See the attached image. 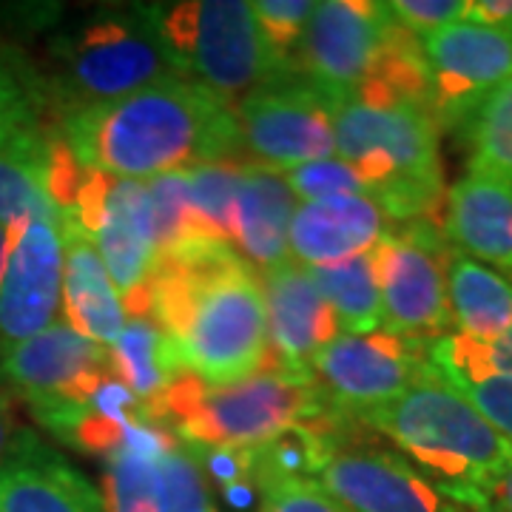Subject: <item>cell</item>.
Returning a JSON list of instances; mask_svg holds the SVG:
<instances>
[{"label": "cell", "mask_w": 512, "mask_h": 512, "mask_svg": "<svg viewBox=\"0 0 512 512\" xmlns=\"http://www.w3.org/2000/svg\"><path fill=\"white\" fill-rule=\"evenodd\" d=\"M52 197V146L40 131L0 143V225L15 228L32 217H57Z\"/></svg>", "instance_id": "cell-24"}, {"label": "cell", "mask_w": 512, "mask_h": 512, "mask_svg": "<svg viewBox=\"0 0 512 512\" xmlns=\"http://www.w3.org/2000/svg\"><path fill=\"white\" fill-rule=\"evenodd\" d=\"M407 35L384 3L322 0L293 60L299 77L336 103L373 86Z\"/></svg>", "instance_id": "cell-10"}, {"label": "cell", "mask_w": 512, "mask_h": 512, "mask_svg": "<svg viewBox=\"0 0 512 512\" xmlns=\"http://www.w3.org/2000/svg\"><path fill=\"white\" fill-rule=\"evenodd\" d=\"M0 512H106V504L72 461L35 436L0 470Z\"/></svg>", "instance_id": "cell-22"}, {"label": "cell", "mask_w": 512, "mask_h": 512, "mask_svg": "<svg viewBox=\"0 0 512 512\" xmlns=\"http://www.w3.org/2000/svg\"><path fill=\"white\" fill-rule=\"evenodd\" d=\"M32 439H35V430H29L20 421L15 402H12V393L0 387V470L18 456Z\"/></svg>", "instance_id": "cell-39"}, {"label": "cell", "mask_w": 512, "mask_h": 512, "mask_svg": "<svg viewBox=\"0 0 512 512\" xmlns=\"http://www.w3.org/2000/svg\"><path fill=\"white\" fill-rule=\"evenodd\" d=\"M282 174H285V180H288L299 202L333 200V197H370L365 177L353 165L342 163L339 157L296 165V168L282 171Z\"/></svg>", "instance_id": "cell-34"}, {"label": "cell", "mask_w": 512, "mask_h": 512, "mask_svg": "<svg viewBox=\"0 0 512 512\" xmlns=\"http://www.w3.org/2000/svg\"><path fill=\"white\" fill-rule=\"evenodd\" d=\"M245 160H214L188 165L191 217L202 242L234 248V208Z\"/></svg>", "instance_id": "cell-28"}, {"label": "cell", "mask_w": 512, "mask_h": 512, "mask_svg": "<svg viewBox=\"0 0 512 512\" xmlns=\"http://www.w3.org/2000/svg\"><path fill=\"white\" fill-rule=\"evenodd\" d=\"M430 348L447 353L453 359H461V362H470V365L498 370V373H512V330L495 342H473V339H464L458 333H447V336L436 339Z\"/></svg>", "instance_id": "cell-38"}, {"label": "cell", "mask_w": 512, "mask_h": 512, "mask_svg": "<svg viewBox=\"0 0 512 512\" xmlns=\"http://www.w3.org/2000/svg\"><path fill=\"white\" fill-rule=\"evenodd\" d=\"M151 319L180 376L234 384L271 362L262 279L231 245H197L157 265Z\"/></svg>", "instance_id": "cell-1"}, {"label": "cell", "mask_w": 512, "mask_h": 512, "mask_svg": "<svg viewBox=\"0 0 512 512\" xmlns=\"http://www.w3.org/2000/svg\"><path fill=\"white\" fill-rule=\"evenodd\" d=\"M359 421L447 493L490 512L487 495L512 464V444L436 367Z\"/></svg>", "instance_id": "cell-4"}, {"label": "cell", "mask_w": 512, "mask_h": 512, "mask_svg": "<svg viewBox=\"0 0 512 512\" xmlns=\"http://www.w3.org/2000/svg\"><path fill=\"white\" fill-rule=\"evenodd\" d=\"M55 60V92L69 117L74 111L106 106L183 74L146 18L143 6L94 12L49 46Z\"/></svg>", "instance_id": "cell-8"}, {"label": "cell", "mask_w": 512, "mask_h": 512, "mask_svg": "<svg viewBox=\"0 0 512 512\" xmlns=\"http://www.w3.org/2000/svg\"><path fill=\"white\" fill-rule=\"evenodd\" d=\"M174 436L148 424L137 439L106 456L103 504L106 512H163L157 456L174 444Z\"/></svg>", "instance_id": "cell-25"}, {"label": "cell", "mask_w": 512, "mask_h": 512, "mask_svg": "<svg viewBox=\"0 0 512 512\" xmlns=\"http://www.w3.org/2000/svg\"><path fill=\"white\" fill-rule=\"evenodd\" d=\"M430 362L512 444V373L470 365L433 348Z\"/></svg>", "instance_id": "cell-30"}, {"label": "cell", "mask_w": 512, "mask_h": 512, "mask_svg": "<svg viewBox=\"0 0 512 512\" xmlns=\"http://www.w3.org/2000/svg\"><path fill=\"white\" fill-rule=\"evenodd\" d=\"M447 299L456 328L450 333L495 342L512 330V279L456 248L447 265Z\"/></svg>", "instance_id": "cell-23"}, {"label": "cell", "mask_w": 512, "mask_h": 512, "mask_svg": "<svg viewBox=\"0 0 512 512\" xmlns=\"http://www.w3.org/2000/svg\"><path fill=\"white\" fill-rule=\"evenodd\" d=\"M467 20L507 32L512 37V0H470Z\"/></svg>", "instance_id": "cell-40"}, {"label": "cell", "mask_w": 512, "mask_h": 512, "mask_svg": "<svg viewBox=\"0 0 512 512\" xmlns=\"http://www.w3.org/2000/svg\"><path fill=\"white\" fill-rule=\"evenodd\" d=\"M470 168L478 174H490L504 183H512V80L476 111L470 120Z\"/></svg>", "instance_id": "cell-31"}, {"label": "cell", "mask_w": 512, "mask_h": 512, "mask_svg": "<svg viewBox=\"0 0 512 512\" xmlns=\"http://www.w3.org/2000/svg\"><path fill=\"white\" fill-rule=\"evenodd\" d=\"M430 367V345L382 328L339 333L313 359L311 376L333 413L359 419L399 399Z\"/></svg>", "instance_id": "cell-14"}, {"label": "cell", "mask_w": 512, "mask_h": 512, "mask_svg": "<svg viewBox=\"0 0 512 512\" xmlns=\"http://www.w3.org/2000/svg\"><path fill=\"white\" fill-rule=\"evenodd\" d=\"M296 205L299 200L282 171L248 160L242 163L234 208V251L259 276L291 262L288 234Z\"/></svg>", "instance_id": "cell-20"}, {"label": "cell", "mask_w": 512, "mask_h": 512, "mask_svg": "<svg viewBox=\"0 0 512 512\" xmlns=\"http://www.w3.org/2000/svg\"><path fill=\"white\" fill-rule=\"evenodd\" d=\"M0 348H3V345H0Z\"/></svg>", "instance_id": "cell-44"}, {"label": "cell", "mask_w": 512, "mask_h": 512, "mask_svg": "<svg viewBox=\"0 0 512 512\" xmlns=\"http://www.w3.org/2000/svg\"><path fill=\"white\" fill-rule=\"evenodd\" d=\"M151 214H154V239H157V265L185 254L202 242L194 217H191V194H188V168H177L146 180Z\"/></svg>", "instance_id": "cell-29"}, {"label": "cell", "mask_w": 512, "mask_h": 512, "mask_svg": "<svg viewBox=\"0 0 512 512\" xmlns=\"http://www.w3.org/2000/svg\"><path fill=\"white\" fill-rule=\"evenodd\" d=\"M251 9L274 57L291 69L305 26L316 12V0H254Z\"/></svg>", "instance_id": "cell-33"}, {"label": "cell", "mask_w": 512, "mask_h": 512, "mask_svg": "<svg viewBox=\"0 0 512 512\" xmlns=\"http://www.w3.org/2000/svg\"><path fill=\"white\" fill-rule=\"evenodd\" d=\"M490 512H512V464L507 467V473L495 481V487L487 495Z\"/></svg>", "instance_id": "cell-41"}, {"label": "cell", "mask_w": 512, "mask_h": 512, "mask_svg": "<svg viewBox=\"0 0 512 512\" xmlns=\"http://www.w3.org/2000/svg\"><path fill=\"white\" fill-rule=\"evenodd\" d=\"M157 476H160V510L163 512H197L211 501L208 484L202 476L194 453L174 441L157 456Z\"/></svg>", "instance_id": "cell-32"}, {"label": "cell", "mask_w": 512, "mask_h": 512, "mask_svg": "<svg viewBox=\"0 0 512 512\" xmlns=\"http://www.w3.org/2000/svg\"><path fill=\"white\" fill-rule=\"evenodd\" d=\"M117 382L134 402L151 404L180 376L163 330L154 319H126V328L109 348Z\"/></svg>", "instance_id": "cell-27"}, {"label": "cell", "mask_w": 512, "mask_h": 512, "mask_svg": "<svg viewBox=\"0 0 512 512\" xmlns=\"http://www.w3.org/2000/svg\"><path fill=\"white\" fill-rule=\"evenodd\" d=\"M328 413L333 410L313 376L279 367L220 387L177 376L146 404V419L154 427H168V436L202 456L256 453Z\"/></svg>", "instance_id": "cell-3"}, {"label": "cell", "mask_w": 512, "mask_h": 512, "mask_svg": "<svg viewBox=\"0 0 512 512\" xmlns=\"http://www.w3.org/2000/svg\"><path fill=\"white\" fill-rule=\"evenodd\" d=\"M259 279L268 313L271 362L285 373L311 376L313 359L339 336L336 316L308 268L293 259Z\"/></svg>", "instance_id": "cell-17"}, {"label": "cell", "mask_w": 512, "mask_h": 512, "mask_svg": "<svg viewBox=\"0 0 512 512\" xmlns=\"http://www.w3.org/2000/svg\"><path fill=\"white\" fill-rule=\"evenodd\" d=\"M239 151L248 163L291 171L336 157L333 100L308 80L282 74L234 109Z\"/></svg>", "instance_id": "cell-13"}, {"label": "cell", "mask_w": 512, "mask_h": 512, "mask_svg": "<svg viewBox=\"0 0 512 512\" xmlns=\"http://www.w3.org/2000/svg\"><path fill=\"white\" fill-rule=\"evenodd\" d=\"M336 316L339 333H373L384 328L382 293L376 282V262L370 254L350 256L345 262L308 268Z\"/></svg>", "instance_id": "cell-26"}, {"label": "cell", "mask_w": 512, "mask_h": 512, "mask_svg": "<svg viewBox=\"0 0 512 512\" xmlns=\"http://www.w3.org/2000/svg\"><path fill=\"white\" fill-rule=\"evenodd\" d=\"M63 319V234L57 217H32L9 231L0 274V345L32 339Z\"/></svg>", "instance_id": "cell-16"}, {"label": "cell", "mask_w": 512, "mask_h": 512, "mask_svg": "<svg viewBox=\"0 0 512 512\" xmlns=\"http://www.w3.org/2000/svg\"><path fill=\"white\" fill-rule=\"evenodd\" d=\"M185 80L234 111L256 89L291 74L265 43L248 0H180L143 6Z\"/></svg>", "instance_id": "cell-6"}, {"label": "cell", "mask_w": 512, "mask_h": 512, "mask_svg": "<svg viewBox=\"0 0 512 512\" xmlns=\"http://www.w3.org/2000/svg\"><path fill=\"white\" fill-rule=\"evenodd\" d=\"M393 225L373 197L299 202L288 234L291 259L302 268H325L370 254Z\"/></svg>", "instance_id": "cell-18"}, {"label": "cell", "mask_w": 512, "mask_h": 512, "mask_svg": "<svg viewBox=\"0 0 512 512\" xmlns=\"http://www.w3.org/2000/svg\"><path fill=\"white\" fill-rule=\"evenodd\" d=\"M63 234V322L80 336L111 348L126 328V311L117 296L92 237L69 211H60Z\"/></svg>", "instance_id": "cell-21"}, {"label": "cell", "mask_w": 512, "mask_h": 512, "mask_svg": "<svg viewBox=\"0 0 512 512\" xmlns=\"http://www.w3.org/2000/svg\"><path fill=\"white\" fill-rule=\"evenodd\" d=\"M427 109L439 131H464L476 111L512 80V37L461 20L421 40Z\"/></svg>", "instance_id": "cell-15"}, {"label": "cell", "mask_w": 512, "mask_h": 512, "mask_svg": "<svg viewBox=\"0 0 512 512\" xmlns=\"http://www.w3.org/2000/svg\"><path fill=\"white\" fill-rule=\"evenodd\" d=\"M6 251H9V228H3V225H0V274H3Z\"/></svg>", "instance_id": "cell-42"}, {"label": "cell", "mask_w": 512, "mask_h": 512, "mask_svg": "<svg viewBox=\"0 0 512 512\" xmlns=\"http://www.w3.org/2000/svg\"><path fill=\"white\" fill-rule=\"evenodd\" d=\"M63 146L86 171L140 183L242 154L234 111L185 77L63 117Z\"/></svg>", "instance_id": "cell-2"}, {"label": "cell", "mask_w": 512, "mask_h": 512, "mask_svg": "<svg viewBox=\"0 0 512 512\" xmlns=\"http://www.w3.org/2000/svg\"><path fill=\"white\" fill-rule=\"evenodd\" d=\"M336 413L319 421L322 453L313 481L345 512H478L416 470L393 447L333 430Z\"/></svg>", "instance_id": "cell-9"}, {"label": "cell", "mask_w": 512, "mask_h": 512, "mask_svg": "<svg viewBox=\"0 0 512 512\" xmlns=\"http://www.w3.org/2000/svg\"><path fill=\"white\" fill-rule=\"evenodd\" d=\"M336 157L365 177L393 222L433 220L444 211L441 131L430 109L404 97H345L333 103Z\"/></svg>", "instance_id": "cell-5"}, {"label": "cell", "mask_w": 512, "mask_h": 512, "mask_svg": "<svg viewBox=\"0 0 512 512\" xmlns=\"http://www.w3.org/2000/svg\"><path fill=\"white\" fill-rule=\"evenodd\" d=\"M37 131L35 106L9 63L0 57V143Z\"/></svg>", "instance_id": "cell-37"}, {"label": "cell", "mask_w": 512, "mask_h": 512, "mask_svg": "<svg viewBox=\"0 0 512 512\" xmlns=\"http://www.w3.org/2000/svg\"><path fill=\"white\" fill-rule=\"evenodd\" d=\"M52 197L92 237L128 319H151L157 239L146 183L86 171L52 146Z\"/></svg>", "instance_id": "cell-7"}, {"label": "cell", "mask_w": 512, "mask_h": 512, "mask_svg": "<svg viewBox=\"0 0 512 512\" xmlns=\"http://www.w3.org/2000/svg\"><path fill=\"white\" fill-rule=\"evenodd\" d=\"M259 512H345L313 478L259 476Z\"/></svg>", "instance_id": "cell-35"}, {"label": "cell", "mask_w": 512, "mask_h": 512, "mask_svg": "<svg viewBox=\"0 0 512 512\" xmlns=\"http://www.w3.org/2000/svg\"><path fill=\"white\" fill-rule=\"evenodd\" d=\"M441 231L461 254L512 279V183L467 171L447 188Z\"/></svg>", "instance_id": "cell-19"}, {"label": "cell", "mask_w": 512, "mask_h": 512, "mask_svg": "<svg viewBox=\"0 0 512 512\" xmlns=\"http://www.w3.org/2000/svg\"><path fill=\"white\" fill-rule=\"evenodd\" d=\"M111 379L117 376L109 348L80 336L63 319L32 339L0 348V387L32 404L46 427L94 402Z\"/></svg>", "instance_id": "cell-12"}, {"label": "cell", "mask_w": 512, "mask_h": 512, "mask_svg": "<svg viewBox=\"0 0 512 512\" xmlns=\"http://www.w3.org/2000/svg\"><path fill=\"white\" fill-rule=\"evenodd\" d=\"M384 6L404 32L419 40L470 15V0H390Z\"/></svg>", "instance_id": "cell-36"}, {"label": "cell", "mask_w": 512, "mask_h": 512, "mask_svg": "<svg viewBox=\"0 0 512 512\" xmlns=\"http://www.w3.org/2000/svg\"><path fill=\"white\" fill-rule=\"evenodd\" d=\"M197 512H220V507H214V504H208V507H202V510Z\"/></svg>", "instance_id": "cell-43"}, {"label": "cell", "mask_w": 512, "mask_h": 512, "mask_svg": "<svg viewBox=\"0 0 512 512\" xmlns=\"http://www.w3.org/2000/svg\"><path fill=\"white\" fill-rule=\"evenodd\" d=\"M450 242L441 222H396L373 248L384 330L433 345L453 328L447 299Z\"/></svg>", "instance_id": "cell-11"}]
</instances>
